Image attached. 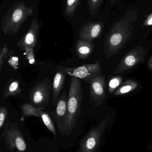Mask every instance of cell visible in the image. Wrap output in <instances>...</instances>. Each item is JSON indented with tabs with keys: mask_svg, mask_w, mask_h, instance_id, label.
<instances>
[{
	"mask_svg": "<svg viewBox=\"0 0 152 152\" xmlns=\"http://www.w3.org/2000/svg\"><path fill=\"white\" fill-rule=\"evenodd\" d=\"M95 46V45L93 42H89L79 38L76 45V51L77 56L80 59H86L93 52Z\"/></svg>",
	"mask_w": 152,
	"mask_h": 152,
	"instance_id": "obj_14",
	"label": "cell"
},
{
	"mask_svg": "<svg viewBox=\"0 0 152 152\" xmlns=\"http://www.w3.org/2000/svg\"><path fill=\"white\" fill-rule=\"evenodd\" d=\"M21 112L23 117L35 116L41 117L42 110L30 103L23 104L21 105Z\"/></svg>",
	"mask_w": 152,
	"mask_h": 152,
	"instance_id": "obj_17",
	"label": "cell"
},
{
	"mask_svg": "<svg viewBox=\"0 0 152 152\" xmlns=\"http://www.w3.org/2000/svg\"><path fill=\"white\" fill-rule=\"evenodd\" d=\"M67 75L61 71H57L55 74L52 83V94L51 102L52 105L56 107L62 90Z\"/></svg>",
	"mask_w": 152,
	"mask_h": 152,
	"instance_id": "obj_13",
	"label": "cell"
},
{
	"mask_svg": "<svg viewBox=\"0 0 152 152\" xmlns=\"http://www.w3.org/2000/svg\"><path fill=\"white\" fill-rule=\"evenodd\" d=\"M104 26L101 21H89L83 24L79 32L80 39L93 42L101 36Z\"/></svg>",
	"mask_w": 152,
	"mask_h": 152,
	"instance_id": "obj_11",
	"label": "cell"
},
{
	"mask_svg": "<svg viewBox=\"0 0 152 152\" xmlns=\"http://www.w3.org/2000/svg\"><path fill=\"white\" fill-rule=\"evenodd\" d=\"M40 118H42V121L46 126L49 129L50 132H51L54 136L55 137H57V131L51 116L47 113L42 111Z\"/></svg>",
	"mask_w": 152,
	"mask_h": 152,
	"instance_id": "obj_18",
	"label": "cell"
},
{
	"mask_svg": "<svg viewBox=\"0 0 152 152\" xmlns=\"http://www.w3.org/2000/svg\"><path fill=\"white\" fill-rule=\"evenodd\" d=\"M80 1V0H67L65 10V15L67 17L73 18Z\"/></svg>",
	"mask_w": 152,
	"mask_h": 152,
	"instance_id": "obj_19",
	"label": "cell"
},
{
	"mask_svg": "<svg viewBox=\"0 0 152 152\" xmlns=\"http://www.w3.org/2000/svg\"><path fill=\"white\" fill-rule=\"evenodd\" d=\"M83 96L82 84L80 80L75 77H70L67 118L63 127L64 136L70 135L74 129L76 127L77 120L81 113Z\"/></svg>",
	"mask_w": 152,
	"mask_h": 152,
	"instance_id": "obj_2",
	"label": "cell"
},
{
	"mask_svg": "<svg viewBox=\"0 0 152 152\" xmlns=\"http://www.w3.org/2000/svg\"><path fill=\"white\" fill-rule=\"evenodd\" d=\"M25 53L26 58L29 61L30 64H34L35 62V54H34V49L32 48H26L25 50Z\"/></svg>",
	"mask_w": 152,
	"mask_h": 152,
	"instance_id": "obj_24",
	"label": "cell"
},
{
	"mask_svg": "<svg viewBox=\"0 0 152 152\" xmlns=\"http://www.w3.org/2000/svg\"><path fill=\"white\" fill-rule=\"evenodd\" d=\"M146 53V50L142 46H136L122 58L113 73L123 74L143 63Z\"/></svg>",
	"mask_w": 152,
	"mask_h": 152,
	"instance_id": "obj_7",
	"label": "cell"
},
{
	"mask_svg": "<svg viewBox=\"0 0 152 152\" xmlns=\"http://www.w3.org/2000/svg\"><path fill=\"white\" fill-rule=\"evenodd\" d=\"M9 65L10 66L13 70H17L18 69L19 65V58L15 56H12L11 55L9 58H8V61H7Z\"/></svg>",
	"mask_w": 152,
	"mask_h": 152,
	"instance_id": "obj_25",
	"label": "cell"
},
{
	"mask_svg": "<svg viewBox=\"0 0 152 152\" xmlns=\"http://www.w3.org/2000/svg\"><path fill=\"white\" fill-rule=\"evenodd\" d=\"M148 66L149 68L151 69L152 70V55L151 56L149 61H148Z\"/></svg>",
	"mask_w": 152,
	"mask_h": 152,
	"instance_id": "obj_27",
	"label": "cell"
},
{
	"mask_svg": "<svg viewBox=\"0 0 152 152\" xmlns=\"http://www.w3.org/2000/svg\"><path fill=\"white\" fill-rule=\"evenodd\" d=\"M13 53L14 52L12 50L9 51L7 43H5L4 46L1 48L0 50V73L1 72L4 61Z\"/></svg>",
	"mask_w": 152,
	"mask_h": 152,
	"instance_id": "obj_20",
	"label": "cell"
},
{
	"mask_svg": "<svg viewBox=\"0 0 152 152\" xmlns=\"http://www.w3.org/2000/svg\"><path fill=\"white\" fill-rule=\"evenodd\" d=\"M105 76L100 74L92 79L89 83L90 102L95 107L101 105L105 100Z\"/></svg>",
	"mask_w": 152,
	"mask_h": 152,
	"instance_id": "obj_9",
	"label": "cell"
},
{
	"mask_svg": "<svg viewBox=\"0 0 152 152\" xmlns=\"http://www.w3.org/2000/svg\"><path fill=\"white\" fill-rule=\"evenodd\" d=\"M40 27L36 20H33L30 27L22 38L17 43V47L21 50L26 48L34 49L36 45L39 33Z\"/></svg>",
	"mask_w": 152,
	"mask_h": 152,
	"instance_id": "obj_12",
	"label": "cell"
},
{
	"mask_svg": "<svg viewBox=\"0 0 152 152\" xmlns=\"http://www.w3.org/2000/svg\"><path fill=\"white\" fill-rule=\"evenodd\" d=\"M123 83V79L120 76H114L110 80L109 83V92L110 94L114 93L116 89Z\"/></svg>",
	"mask_w": 152,
	"mask_h": 152,
	"instance_id": "obj_21",
	"label": "cell"
},
{
	"mask_svg": "<svg viewBox=\"0 0 152 152\" xmlns=\"http://www.w3.org/2000/svg\"><path fill=\"white\" fill-rule=\"evenodd\" d=\"M104 0H87L88 8L92 15L98 13L101 5Z\"/></svg>",
	"mask_w": 152,
	"mask_h": 152,
	"instance_id": "obj_22",
	"label": "cell"
},
{
	"mask_svg": "<svg viewBox=\"0 0 152 152\" xmlns=\"http://www.w3.org/2000/svg\"><path fill=\"white\" fill-rule=\"evenodd\" d=\"M8 115V111L7 108L4 106H1L0 108V129L3 127Z\"/></svg>",
	"mask_w": 152,
	"mask_h": 152,
	"instance_id": "obj_23",
	"label": "cell"
},
{
	"mask_svg": "<svg viewBox=\"0 0 152 152\" xmlns=\"http://www.w3.org/2000/svg\"><path fill=\"white\" fill-rule=\"evenodd\" d=\"M68 98L67 92L64 90L60 96L56 108L51 112V116L56 122L58 130L62 136H64L63 127L67 118Z\"/></svg>",
	"mask_w": 152,
	"mask_h": 152,
	"instance_id": "obj_10",
	"label": "cell"
},
{
	"mask_svg": "<svg viewBox=\"0 0 152 152\" xmlns=\"http://www.w3.org/2000/svg\"><path fill=\"white\" fill-rule=\"evenodd\" d=\"M138 18V12L135 10H130L112 24L104 42V50L106 58L117 54L132 37L134 28L133 24Z\"/></svg>",
	"mask_w": 152,
	"mask_h": 152,
	"instance_id": "obj_1",
	"label": "cell"
},
{
	"mask_svg": "<svg viewBox=\"0 0 152 152\" xmlns=\"http://www.w3.org/2000/svg\"><path fill=\"white\" fill-rule=\"evenodd\" d=\"M143 26H152V13L147 17L143 23Z\"/></svg>",
	"mask_w": 152,
	"mask_h": 152,
	"instance_id": "obj_26",
	"label": "cell"
},
{
	"mask_svg": "<svg viewBox=\"0 0 152 152\" xmlns=\"http://www.w3.org/2000/svg\"><path fill=\"white\" fill-rule=\"evenodd\" d=\"M117 0H110L111 4H113L115 3V2L117 1Z\"/></svg>",
	"mask_w": 152,
	"mask_h": 152,
	"instance_id": "obj_28",
	"label": "cell"
},
{
	"mask_svg": "<svg viewBox=\"0 0 152 152\" xmlns=\"http://www.w3.org/2000/svg\"><path fill=\"white\" fill-rule=\"evenodd\" d=\"M22 91V89L20 86L19 80L18 79L11 78L7 82L4 91V98L18 95L20 94Z\"/></svg>",
	"mask_w": 152,
	"mask_h": 152,
	"instance_id": "obj_15",
	"label": "cell"
},
{
	"mask_svg": "<svg viewBox=\"0 0 152 152\" xmlns=\"http://www.w3.org/2000/svg\"><path fill=\"white\" fill-rule=\"evenodd\" d=\"M56 70L63 72L70 77L83 80L88 83H90L95 77L101 74L102 72L100 60L97 61L94 64H85L77 67L69 68L59 66L56 68Z\"/></svg>",
	"mask_w": 152,
	"mask_h": 152,
	"instance_id": "obj_6",
	"label": "cell"
},
{
	"mask_svg": "<svg viewBox=\"0 0 152 152\" xmlns=\"http://www.w3.org/2000/svg\"><path fill=\"white\" fill-rule=\"evenodd\" d=\"M33 6L25 4V0L17 2L10 7L1 20V28L4 34H16L22 24L33 14Z\"/></svg>",
	"mask_w": 152,
	"mask_h": 152,
	"instance_id": "obj_3",
	"label": "cell"
},
{
	"mask_svg": "<svg viewBox=\"0 0 152 152\" xmlns=\"http://www.w3.org/2000/svg\"><path fill=\"white\" fill-rule=\"evenodd\" d=\"M138 86V83L133 80H127L124 81L120 86L115 91L114 96H121L126 94L135 90Z\"/></svg>",
	"mask_w": 152,
	"mask_h": 152,
	"instance_id": "obj_16",
	"label": "cell"
},
{
	"mask_svg": "<svg viewBox=\"0 0 152 152\" xmlns=\"http://www.w3.org/2000/svg\"><path fill=\"white\" fill-rule=\"evenodd\" d=\"M1 137L4 138L7 149L10 152H26L27 145L17 122L4 123Z\"/></svg>",
	"mask_w": 152,
	"mask_h": 152,
	"instance_id": "obj_4",
	"label": "cell"
},
{
	"mask_svg": "<svg viewBox=\"0 0 152 152\" xmlns=\"http://www.w3.org/2000/svg\"><path fill=\"white\" fill-rule=\"evenodd\" d=\"M54 152V151H52V152Z\"/></svg>",
	"mask_w": 152,
	"mask_h": 152,
	"instance_id": "obj_29",
	"label": "cell"
},
{
	"mask_svg": "<svg viewBox=\"0 0 152 152\" xmlns=\"http://www.w3.org/2000/svg\"><path fill=\"white\" fill-rule=\"evenodd\" d=\"M109 119V116L105 117L98 126L89 131L80 142L79 152H96Z\"/></svg>",
	"mask_w": 152,
	"mask_h": 152,
	"instance_id": "obj_8",
	"label": "cell"
},
{
	"mask_svg": "<svg viewBox=\"0 0 152 152\" xmlns=\"http://www.w3.org/2000/svg\"><path fill=\"white\" fill-rule=\"evenodd\" d=\"M52 84L45 78L37 82L30 90L29 100L31 104L40 110L45 109L50 102Z\"/></svg>",
	"mask_w": 152,
	"mask_h": 152,
	"instance_id": "obj_5",
	"label": "cell"
}]
</instances>
